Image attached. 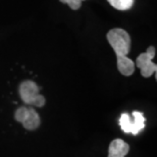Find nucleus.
Masks as SVG:
<instances>
[{
  "instance_id": "nucleus-7",
  "label": "nucleus",
  "mask_w": 157,
  "mask_h": 157,
  "mask_svg": "<svg viewBox=\"0 0 157 157\" xmlns=\"http://www.w3.org/2000/svg\"><path fill=\"white\" fill-rule=\"evenodd\" d=\"M112 7L118 10H128L134 4V0H107Z\"/></svg>"
},
{
  "instance_id": "nucleus-3",
  "label": "nucleus",
  "mask_w": 157,
  "mask_h": 157,
  "mask_svg": "<svg viewBox=\"0 0 157 157\" xmlns=\"http://www.w3.org/2000/svg\"><path fill=\"white\" fill-rule=\"evenodd\" d=\"M132 115L134 117L133 121L128 113H122L121 115V118H119V125L125 134L137 135L140 131H142L145 128L146 118L140 111H134Z\"/></svg>"
},
{
  "instance_id": "nucleus-6",
  "label": "nucleus",
  "mask_w": 157,
  "mask_h": 157,
  "mask_svg": "<svg viewBox=\"0 0 157 157\" xmlns=\"http://www.w3.org/2000/svg\"><path fill=\"white\" fill-rule=\"evenodd\" d=\"M130 151V146L121 139H114L109 144L108 157H125Z\"/></svg>"
},
{
  "instance_id": "nucleus-8",
  "label": "nucleus",
  "mask_w": 157,
  "mask_h": 157,
  "mask_svg": "<svg viewBox=\"0 0 157 157\" xmlns=\"http://www.w3.org/2000/svg\"><path fill=\"white\" fill-rule=\"evenodd\" d=\"M61 3H67L68 4V6L74 9V10H78V8L81 7L82 5V2L84 1V0H59Z\"/></svg>"
},
{
  "instance_id": "nucleus-1",
  "label": "nucleus",
  "mask_w": 157,
  "mask_h": 157,
  "mask_svg": "<svg viewBox=\"0 0 157 157\" xmlns=\"http://www.w3.org/2000/svg\"><path fill=\"white\" fill-rule=\"evenodd\" d=\"M107 41L117 58V70L121 75L130 77L135 71V62L127 57L131 50V37L127 31L115 28L107 33Z\"/></svg>"
},
{
  "instance_id": "nucleus-4",
  "label": "nucleus",
  "mask_w": 157,
  "mask_h": 157,
  "mask_svg": "<svg viewBox=\"0 0 157 157\" xmlns=\"http://www.w3.org/2000/svg\"><path fill=\"white\" fill-rule=\"evenodd\" d=\"M14 118L23 124L28 131H34L39 128L41 119L39 114L32 107H20L15 111Z\"/></svg>"
},
{
  "instance_id": "nucleus-5",
  "label": "nucleus",
  "mask_w": 157,
  "mask_h": 157,
  "mask_svg": "<svg viewBox=\"0 0 157 157\" xmlns=\"http://www.w3.org/2000/svg\"><path fill=\"white\" fill-rule=\"evenodd\" d=\"M155 57V48L153 46L148 47L145 53H141L137 57L136 65L141 70V75L144 78L151 77L156 73L157 65L153 62V58Z\"/></svg>"
},
{
  "instance_id": "nucleus-2",
  "label": "nucleus",
  "mask_w": 157,
  "mask_h": 157,
  "mask_svg": "<svg viewBox=\"0 0 157 157\" xmlns=\"http://www.w3.org/2000/svg\"><path fill=\"white\" fill-rule=\"evenodd\" d=\"M39 87L33 81H25L20 85V96L21 100L28 105H34L37 107H43L46 99L39 93Z\"/></svg>"
}]
</instances>
